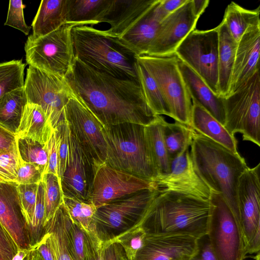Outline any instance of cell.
<instances>
[{"mask_svg":"<svg viewBox=\"0 0 260 260\" xmlns=\"http://www.w3.org/2000/svg\"><path fill=\"white\" fill-rule=\"evenodd\" d=\"M26 257L28 260H44L39 252L33 247L29 248V252Z\"/></svg>","mask_w":260,"mask_h":260,"instance_id":"57","label":"cell"},{"mask_svg":"<svg viewBox=\"0 0 260 260\" xmlns=\"http://www.w3.org/2000/svg\"><path fill=\"white\" fill-rule=\"evenodd\" d=\"M146 236L143 230L138 226L120 235L113 241L119 243L122 247L126 257L133 260L137 251L143 246Z\"/></svg>","mask_w":260,"mask_h":260,"instance_id":"42","label":"cell"},{"mask_svg":"<svg viewBox=\"0 0 260 260\" xmlns=\"http://www.w3.org/2000/svg\"><path fill=\"white\" fill-rule=\"evenodd\" d=\"M73 222L62 202L44 226V234L47 237L55 260H72L69 244Z\"/></svg>","mask_w":260,"mask_h":260,"instance_id":"26","label":"cell"},{"mask_svg":"<svg viewBox=\"0 0 260 260\" xmlns=\"http://www.w3.org/2000/svg\"><path fill=\"white\" fill-rule=\"evenodd\" d=\"M111 0H66V24L76 26L101 23Z\"/></svg>","mask_w":260,"mask_h":260,"instance_id":"29","label":"cell"},{"mask_svg":"<svg viewBox=\"0 0 260 260\" xmlns=\"http://www.w3.org/2000/svg\"><path fill=\"white\" fill-rule=\"evenodd\" d=\"M64 116L71 134L91 160L93 169L105 164L107 149L103 124L74 94L64 107Z\"/></svg>","mask_w":260,"mask_h":260,"instance_id":"13","label":"cell"},{"mask_svg":"<svg viewBox=\"0 0 260 260\" xmlns=\"http://www.w3.org/2000/svg\"><path fill=\"white\" fill-rule=\"evenodd\" d=\"M19 158L17 145L9 150H0V175L9 182L15 183Z\"/></svg>","mask_w":260,"mask_h":260,"instance_id":"44","label":"cell"},{"mask_svg":"<svg viewBox=\"0 0 260 260\" xmlns=\"http://www.w3.org/2000/svg\"><path fill=\"white\" fill-rule=\"evenodd\" d=\"M58 137L55 130L54 129L49 140L46 143L48 161L46 174H53L57 176L58 165Z\"/></svg>","mask_w":260,"mask_h":260,"instance_id":"50","label":"cell"},{"mask_svg":"<svg viewBox=\"0 0 260 260\" xmlns=\"http://www.w3.org/2000/svg\"><path fill=\"white\" fill-rule=\"evenodd\" d=\"M155 188L153 181L104 164L94 169L89 201L98 208L140 191Z\"/></svg>","mask_w":260,"mask_h":260,"instance_id":"15","label":"cell"},{"mask_svg":"<svg viewBox=\"0 0 260 260\" xmlns=\"http://www.w3.org/2000/svg\"><path fill=\"white\" fill-rule=\"evenodd\" d=\"M16 146L15 133L0 123V150H9Z\"/></svg>","mask_w":260,"mask_h":260,"instance_id":"53","label":"cell"},{"mask_svg":"<svg viewBox=\"0 0 260 260\" xmlns=\"http://www.w3.org/2000/svg\"><path fill=\"white\" fill-rule=\"evenodd\" d=\"M44 183L42 180L38 184L34 216L27 230L30 247L37 243L42 237L44 233Z\"/></svg>","mask_w":260,"mask_h":260,"instance_id":"40","label":"cell"},{"mask_svg":"<svg viewBox=\"0 0 260 260\" xmlns=\"http://www.w3.org/2000/svg\"><path fill=\"white\" fill-rule=\"evenodd\" d=\"M138 74L139 83L150 109L156 115L172 118L170 107L155 80L138 62Z\"/></svg>","mask_w":260,"mask_h":260,"instance_id":"34","label":"cell"},{"mask_svg":"<svg viewBox=\"0 0 260 260\" xmlns=\"http://www.w3.org/2000/svg\"><path fill=\"white\" fill-rule=\"evenodd\" d=\"M125 255L121 245L116 241L104 244L105 260H122Z\"/></svg>","mask_w":260,"mask_h":260,"instance_id":"54","label":"cell"},{"mask_svg":"<svg viewBox=\"0 0 260 260\" xmlns=\"http://www.w3.org/2000/svg\"><path fill=\"white\" fill-rule=\"evenodd\" d=\"M192 11L194 15L200 17L208 7L209 0H191Z\"/></svg>","mask_w":260,"mask_h":260,"instance_id":"56","label":"cell"},{"mask_svg":"<svg viewBox=\"0 0 260 260\" xmlns=\"http://www.w3.org/2000/svg\"><path fill=\"white\" fill-rule=\"evenodd\" d=\"M192 128L175 121H166L164 127V139L168 155L171 160L185 149L190 147L192 141Z\"/></svg>","mask_w":260,"mask_h":260,"instance_id":"35","label":"cell"},{"mask_svg":"<svg viewBox=\"0 0 260 260\" xmlns=\"http://www.w3.org/2000/svg\"><path fill=\"white\" fill-rule=\"evenodd\" d=\"M0 182H8L2 176L0 175Z\"/></svg>","mask_w":260,"mask_h":260,"instance_id":"59","label":"cell"},{"mask_svg":"<svg viewBox=\"0 0 260 260\" xmlns=\"http://www.w3.org/2000/svg\"><path fill=\"white\" fill-rule=\"evenodd\" d=\"M84 260H105L104 244L89 231H86Z\"/></svg>","mask_w":260,"mask_h":260,"instance_id":"48","label":"cell"},{"mask_svg":"<svg viewBox=\"0 0 260 260\" xmlns=\"http://www.w3.org/2000/svg\"><path fill=\"white\" fill-rule=\"evenodd\" d=\"M23 88L27 102L39 105L55 129L64 119V107L74 94L64 78L29 66Z\"/></svg>","mask_w":260,"mask_h":260,"instance_id":"12","label":"cell"},{"mask_svg":"<svg viewBox=\"0 0 260 260\" xmlns=\"http://www.w3.org/2000/svg\"><path fill=\"white\" fill-rule=\"evenodd\" d=\"M210 209L209 200L159 190L139 226L146 235L199 238L207 234Z\"/></svg>","mask_w":260,"mask_h":260,"instance_id":"2","label":"cell"},{"mask_svg":"<svg viewBox=\"0 0 260 260\" xmlns=\"http://www.w3.org/2000/svg\"><path fill=\"white\" fill-rule=\"evenodd\" d=\"M54 129L42 108L27 102L15 134L16 138L28 139L45 144Z\"/></svg>","mask_w":260,"mask_h":260,"instance_id":"27","label":"cell"},{"mask_svg":"<svg viewBox=\"0 0 260 260\" xmlns=\"http://www.w3.org/2000/svg\"><path fill=\"white\" fill-rule=\"evenodd\" d=\"M159 192L158 188L141 190L96 208L88 231L104 244L114 241L139 226Z\"/></svg>","mask_w":260,"mask_h":260,"instance_id":"6","label":"cell"},{"mask_svg":"<svg viewBox=\"0 0 260 260\" xmlns=\"http://www.w3.org/2000/svg\"><path fill=\"white\" fill-rule=\"evenodd\" d=\"M54 129L58 140V176L60 180L66 170L69 151L70 131L65 118Z\"/></svg>","mask_w":260,"mask_h":260,"instance_id":"43","label":"cell"},{"mask_svg":"<svg viewBox=\"0 0 260 260\" xmlns=\"http://www.w3.org/2000/svg\"><path fill=\"white\" fill-rule=\"evenodd\" d=\"M86 230L73 222L69 234V252L72 260L85 259Z\"/></svg>","mask_w":260,"mask_h":260,"instance_id":"45","label":"cell"},{"mask_svg":"<svg viewBox=\"0 0 260 260\" xmlns=\"http://www.w3.org/2000/svg\"><path fill=\"white\" fill-rule=\"evenodd\" d=\"M224 127L232 135L260 146V76L257 72L236 91L224 98Z\"/></svg>","mask_w":260,"mask_h":260,"instance_id":"8","label":"cell"},{"mask_svg":"<svg viewBox=\"0 0 260 260\" xmlns=\"http://www.w3.org/2000/svg\"><path fill=\"white\" fill-rule=\"evenodd\" d=\"M17 184L0 182V222L19 248H29L26 224L22 214Z\"/></svg>","mask_w":260,"mask_h":260,"instance_id":"21","label":"cell"},{"mask_svg":"<svg viewBox=\"0 0 260 260\" xmlns=\"http://www.w3.org/2000/svg\"><path fill=\"white\" fill-rule=\"evenodd\" d=\"M74 26L66 24L42 37L30 35L24 47L27 63L64 78L75 59L72 37Z\"/></svg>","mask_w":260,"mask_h":260,"instance_id":"9","label":"cell"},{"mask_svg":"<svg viewBox=\"0 0 260 260\" xmlns=\"http://www.w3.org/2000/svg\"><path fill=\"white\" fill-rule=\"evenodd\" d=\"M190 148L198 174L211 191L222 195L239 222L237 188L249 168L245 159L193 129Z\"/></svg>","mask_w":260,"mask_h":260,"instance_id":"3","label":"cell"},{"mask_svg":"<svg viewBox=\"0 0 260 260\" xmlns=\"http://www.w3.org/2000/svg\"><path fill=\"white\" fill-rule=\"evenodd\" d=\"M218 31V90L219 96L230 94L237 43L233 38L225 23L217 26Z\"/></svg>","mask_w":260,"mask_h":260,"instance_id":"28","label":"cell"},{"mask_svg":"<svg viewBox=\"0 0 260 260\" xmlns=\"http://www.w3.org/2000/svg\"><path fill=\"white\" fill-rule=\"evenodd\" d=\"M218 27L193 30L176 48L175 55L191 69L216 95L218 90Z\"/></svg>","mask_w":260,"mask_h":260,"instance_id":"11","label":"cell"},{"mask_svg":"<svg viewBox=\"0 0 260 260\" xmlns=\"http://www.w3.org/2000/svg\"><path fill=\"white\" fill-rule=\"evenodd\" d=\"M66 24V0H43L32 22L35 38L48 35Z\"/></svg>","mask_w":260,"mask_h":260,"instance_id":"30","label":"cell"},{"mask_svg":"<svg viewBox=\"0 0 260 260\" xmlns=\"http://www.w3.org/2000/svg\"><path fill=\"white\" fill-rule=\"evenodd\" d=\"M43 174L36 165L23 160L20 156L15 184H39L42 180Z\"/></svg>","mask_w":260,"mask_h":260,"instance_id":"47","label":"cell"},{"mask_svg":"<svg viewBox=\"0 0 260 260\" xmlns=\"http://www.w3.org/2000/svg\"><path fill=\"white\" fill-rule=\"evenodd\" d=\"M38 186V184H19L16 186L20 206L27 232L34 216Z\"/></svg>","mask_w":260,"mask_h":260,"instance_id":"41","label":"cell"},{"mask_svg":"<svg viewBox=\"0 0 260 260\" xmlns=\"http://www.w3.org/2000/svg\"><path fill=\"white\" fill-rule=\"evenodd\" d=\"M137 59L155 80L170 107L172 118L190 127L192 101L177 56L143 55L137 56Z\"/></svg>","mask_w":260,"mask_h":260,"instance_id":"7","label":"cell"},{"mask_svg":"<svg viewBox=\"0 0 260 260\" xmlns=\"http://www.w3.org/2000/svg\"><path fill=\"white\" fill-rule=\"evenodd\" d=\"M260 163L240 176L237 188L239 223L247 254L260 249Z\"/></svg>","mask_w":260,"mask_h":260,"instance_id":"14","label":"cell"},{"mask_svg":"<svg viewBox=\"0 0 260 260\" xmlns=\"http://www.w3.org/2000/svg\"><path fill=\"white\" fill-rule=\"evenodd\" d=\"M19 249L10 234L0 222V260H12Z\"/></svg>","mask_w":260,"mask_h":260,"instance_id":"49","label":"cell"},{"mask_svg":"<svg viewBox=\"0 0 260 260\" xmlns=\"http://www.w3.org/2000/svg\"><path fill=\"white\" fill-rule=\"evenodd\" d=\"M190 127L233 153H239L237 141L235 136L205 109L194 102H192Z\"/></svg>","mask_w":260,"mask_h":260,"instance_id":"25","label":"cell"},{"mask_svg":"<svg viewBox=\"0 0 260 260\" xmlns=\"http://www.w3.org/2000/svg\"><path fill=\"white\" fill-rule=\"evenodd\" d=\"M24 7L21 0L10 1L5 25L18 29L25 35H28L30 27L27 26L25 22L23 15Z\"/></svg>","mask_w":260,"mask_h":260,"instance_id":"46","label":"cell"},{"mask_svg":"<svg viewBox=\"0 0 260 260\" xmlns=\"http://www.w3.org/2000/svg\"><path fill=\"white\" fill-rule=\"evenodd\" d=\"M75 56L93 70L139 83L137 55L116 36L88 25L72 29Z\"/></svg>","mask_w":260,"mask_h":260,"instance_id":"4","label":"cell"},{"mask_svg":"<svg viewBox=\"0 0 260 260\" xmlns=\"http://www.w3.org/2000/svg\"><path fill=\"white\" fill-rule=\"evenodd\" d=\"M24 68L20 60L0 63V98L8 92L23 87Z\"/></svg>","mask_w":260,"mask_h":260,"instance_id":"37","label":"cell"},{"mask_svg":"<svg viewBox=\"0 0 260 260\" xmlns=\"http://www.w3.org/2000/svg\"><path fill=\"white\" fill-rule=\"evenodd\" d=\"M63 204L74 223L85 230L88 229L96 207L89 201L63 196Z\"/></svg>","mask_w":260,"mask_h":260,"instance_id":"39","label":"cell"},{"mask_svg":"<svg viewBox=\"0 0 260 260\" xmlns=\"http://www.w3.org/2000/svg\"><path fill=\"white\" fill-rule=\"evenodd\" d=\"M156 0H111L101 23L110 24L106 31L120 37L155 3Z\"/></svg>","mask_w":260,"mask_h":260,"instance_id":"22","label":"cell"},{"mask_svg":"<svg viewBox=\"0 0 260 260\" xmlns=\"http://www.w3.org/2000/svg\"><path fill=\"white\" fill-rule=\"evenodd\" d=\"M190 147L171 160L169 173L153 180L158 189L209 200L211 190L198 174L191 156Z\"/></svg>","mask_w":260,"mask_h":260,"instance_id":"16","label":"cell"},{"mask_svg":"<svg viewBox=\"0 0 260 260\" xmlns=\"http://www.w3.org/2000/svg\"><path fill=\"white\" fill-rule=\"evenodd\" d=\"M93 175L91 160L70 132L67 166L60 179L63 196L90 202Z\"/></svg>","mask_w":260,"mask_h":260,"instance_id":"18","label":"cell"},{"mask_svg":"<svg viewBox=\"0 0 260 260\" xmlns=\"http://www.w3.org/2000/svg\"><path fill=\"white\" fill-rule=\"evenodd\" d=\"M16 141L21 159L38 166L44 176L47 169L48 161L46 143L42 144L25 138H16Z\"/></svg>","mask_w":260,"mask_h":260,"instance_id":"38","label":"cell"},{"mask_svg":"<svg viewBox=\"0 0 260 260\" xmlns=\"http://www.w3.org/2000/svg\"><path fill=\"white\" fill-rule=\"evenodd\" d=\"M23 260H28L26 256L24 258V259Z\"/></svg>","mask_w":260,"mask_h":260,"instance_id":"61","label":"cell"},{"mask_svg":"<svg viewBox=\"0 0 260 260\" xmlns=\"http://www.w3.org/2000/svg\"><path fill=\"white\" fill-rule=\"evenodd\" d=\"M27 103L23 87L5 93L0 98V123L15 133Z\"/></svg>","mask_w":260,"mask_h":260,"instance_id":"33","label":"cell"},{"mask_svg":"<svg viewBox=\"0 0 260 260\" xmlns=\"http://www.w3.org/2000/svg\"><path fill=\"white\" fill-rule=\"evenodd\" d=\"M165 121L158 115L155 120L145 126V137L156 176L167 174L170 171L171 160L164 139Z\"/></svg>","mask_w":260,"mask_h":260,"instance_id":"31","label":"cell"},{"mask_svg":"<svg viewBox=\"0 0 260 260\" xmlns=\"http://www.w3.org/2000/svg\"><path fill=\"white\" fill-rule=\"evenodd\" d=\"M45 204V226L63 202V194L59 177L47 173L43 177Z\"/></svg>","mask_w":260,"mask_h":260,"instance_id":"36","label":"cell"},{"mask_svg":"<svg viewBox=\"0 0 260 260\" xmlns=\"http://www.w3.org/2000/svg\"><path fill=\"white\" fill-rule=\"evenodd\" d=\"M259 54L260 25L252 26L237 42L230 94L259 71Z\"/></svg>","mask_w":260,"mask_h":260,"instance_id":"20","label":"cell"},{"mask_svg":"<svg viewBox=\"0 0 260 260\" xmlns=\"http://www.w3.org/2000/svg\"><path fill=\"white\" fill-rule=\"evenodd\" d=\"M31 247L39 252L44 260H55L47 237L45 234L37 243Z\"/></svg>","mask_w":260,"mask_h":260,"instance_id":"55","label":"cell"},{"mask_svg":"<svg viewBox=\"0 0 260 260\" xmlns=\"http://www.w3.org/2000/svg\"><path fill=\"white\" fill-rule=\"evenodd\" d=\"M64 79L104 125L145 126L158 116L149 107L140 83L102 74L76 57Z\"/></svg>","mask_w":260,"mask_h":260,"instance_id":"1","label":"cell"},{"mask_svg":"<svg viewBox=\"0 0 260 260\" xmlns=\"http://www.w3.org/2000/svg\"><path fill=\"white\" fill-rule=\"evenodd\" d=\"M159 0L155 3L124 33L119 39L136 54L147 55L150 46L158 28L160 21L156 8Z\"/></svg>","mask_w":260,"mask_h":260,"instance_id":"24","label":"cell"},{"mask_svg":"<svg viewBox=\"0 0 260 260\" xmlns=\"http://www.w3.org/2000/svg\"><path fill=\"white\" fill-rule=\"evenodd\" d=\"M197 239L185 235H146L143 246L133 260H189Z\"/></svg>","mask_w":260,"mask_h":260,"instance_id":"19","label":"cell"},{"mask_svg":"<svg viewBox=\"0 0 260 260\" xmlns=\"http://www.w3.org/2000/svg\"><path fill=\"white\" fill-rule=\"evenodd\" d=\"M178 66L191 101L203 107L224 126V98L215 94L200 77L179 59Z\"/></svg>","mask_w":260,"mask_h":260,"instance_id":"23","label":"cell"},{"mask_svg":"<svg viewBox=\"0 0 260 260\" xmlns=\"http://www.w3.org/2000/svg\"><path fill=\"white\" fill-rule=\"evenodd\" d=\"M187 1L188 0H159L156 8V14L158 20L161 22Z\"/></svg>","mask_w":260,"mask_h":260,"instance_id":"52","label":"cell"},{"mask_svg":"<svg viewBox=\"0 0 260 260\" xmlns=\"http://www.w3.org/2000/svg\"><path fill=\"white\" fill-rule=\"evenodd\" d=\"M260 6L247 10L232 2L226 7L222 21L237 43L248 28L260 25Z\"/></svg>","mask_w":260,"mask_h":260,"instance_id":"32","label":"cell"},{"mask_svg":"<svg viewBox=\"0 0 260 260\" xmlns=\"http://www.w3.org/2000/svg\"><path fill=\"white\" fill-rule=\"evenodd\" d=\"M122 260H131V259H129L128 258H127L125 255V254L124 255V256H123V258Z\"/></svg>","mask_w":260,"mask_h":260,"instance_id":"60","label":"cell"},{"mask_svg":"<svg viewBox=\"0 0 260 260\" xmlns=\"http://www.w3.org/2000/svg\"><path fill=\"white\" fill-rule=\"evenodd\" d=\"M29 252V248H19L12 260H23Z\"/></svg>","mask_w":260,"mask_h":260,"instance_id":"58","label":"cell"},{"mask_svg":"<svg viewBox=\"0 0 260 260\" xmlns=\"http://www.w3.org/2000/svg\"><path fill=\"white\" fill-rule=\"evenodd\" d=\"M106 142V163L143 179L153 181L156 174L145 134V126L124 123L103 125Z\"/></svg>","mask_w":260,"mask_h":260,"instance_id":"5","label":"cell"},{"mask_svg":"<svg viewBox=\"0 0 260 260\" xmlns=\"http://www.w3.org/2000/svg\"><path fill=\"white\" fill-rule=\"evenodd\" d=\"M199 18L193 12L191 0H188L160 22L146 55L168 57L175 55L177 47L194 30Z\"/></svg>","mask_w":260,"mask_h":260,"instance_id":"17","label":"cell"},{"mask_svg":"<svg viewBox=\"0 0 260 260\" xmlns=\"http://www.w3.org/2000/svg\"><path fill=\"white\" fill-rule=\"evenodd\" d=\"M189 260H217L207 234L197 239L196 250Z\"/></svg>","mask_w":260,"mask_h":260,"instance_id":"51","label":"cell"},{"mask_svg":"<svg viewBox=\"0 0 260 260\" xmlns=\"http://www.w3.org/2000/svg\"><path fill=\"white\" fill-rule=\"evenodd\" d=\"M207 235L217 260H244L247 254L239 222L220 193L211 191Z\"/></svg>","mask_w":260,"mask_h":260,"instance_id":"10","label":"cell"}]
</instances>
